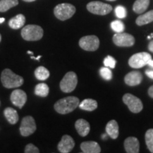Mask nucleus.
<instances>
[{
  "instance_id": "nucleus-22",
  "label": "nucleus",
  "mask_w": 153,
  "mask_h": 153,
  "mask_svg": "<svg viewBox=\"0 0 153 153\" xmlns=\"http://www.w3.org/2000/svg\"><path fill=\"white\" fill-rule=\"evenodd\" d=\"M150 4V0H136L133 6V9L137 14H142L146 11Z\"/></svg>"
},
{
  "instance_id": "nucleus-40",
  "label": "nucleus",
  "mask_w": 153,
  "mask_h": 153,
  "mask_svg": "<svg viewBox=\"0 0 153 153\" xmlns=\"http://www.w3.org/2000/svg\"><path fill=\"white\" fill-rule=\"evenodd\" d=\"M27 53H28V54L33 55V52H31V51H27Z\"/></svg>"
},
{
  "instance_id": "nucleus-29",
  "label": "nucleus",
  "mask_w": 153,
  "mask_h": 153,
  "mask_svg": "<svg viewBox=\"0 0 153 153\" xmlns=\"http://www.w3.org/2000/svg\"><path fill=\"white\" fill-rule=\"evenodd\" d=\"M99 73H100V75L103 79L105 80H107V81H109L112 79L113 74L111 70H110L108 67H104V68H101L100 69V71H99Z\"/></svg>"
},
{
  "instance_id": "nucleus-32",
  "label": "nucleus",
  "mask_w": 153,
  "mask_h": 153,
  "mask_svg": "<svg viewBox=\"0 0 153 153\" xmlns=\"http://www.w3.org/2000/svg\"><path fill=\"white\" fill-rule=\"evenodd\" d=\"M24 152L26 153H38L40 152L39 149L33 144H28L25 148Z\"/></svg>"
},
{
  "instance_id": "nucleus-37",
  "label": "nucleus",
  "mask_w": 153,
  "mask_h": 153,
  "mask_svg": "<svg viewBox=\"0 0 153 153\" xmlns=\"http://www.w3.org/2000/svg\"><path fill=\"white\" fill-rule=\"evenodd\" d=\"M41 57V55H38L37 57H35L34 56H31L30 57V58L31 59H34V60H39V59Z\"/></svg>"
},
{
  "instance_id": "nucleus-25",
  "label": "nucleus",
  "mask_w": 153,
  "mask_h": 153,
  "mask_svg": "<svg viewBox=\"0 0 153 153\" xmlns=\"http://www.w3.org/2000/svg\"><path fill=\"white\" fill-rule=\"evenodd\" d=\"M34 74H35L36 79L41 80V81H44V80L47 79L50 76V72L48 70V69L43 66L38 67V68H36Z\"/></svg>"
},
{
  "instance_id": "nucleus-21",
  "label": "nucleus",
  "mask_w": 153,
  "mask_h": 153,
  "mask_svg": "<svg viewBox=\"0 0 153 153\" xmlns=\"http://www.w3.org/2000/svg\"><path fill=\"white\" fill-rule=\"evenodd\" d=\"M4 114L5 118L8 120V122L11 124H15L18 122L19 120V115L18 113L14 108L11 107H7L4 111Z\"/></svg>"
},
{
  "instance_id": "nucleus-20",
  "label": "nucleus",
  "mask_w": 153,
  "mask_h": 153,
  "mask_svg": "<svg viewBox=\"0 0 153 153\" xmlns=\"http://www.w3.org/2000/svg\"><path fill=\"white\" fill-rule=\"evenodd\" d=\"M79 108L87 111H93L98 107L97 101L91 99H86L79 104Z\"/></svg>"
},
{
  "instance_id": "nucleus-30",
  "label": "nucleus",
  "mask_w": 153,
  "mask_h": 153,
  "mask_svg": "<svg viewBox=\"0 0 153 153\" xmlns=\"http://www.w3.org/2000/svg\"><path fill=\"white\" fill-rule=\"evenodd\" d=\"M115 14L118 19H124L127 16V11L126 9L123 6H117L115 8Z\"/></svg>"
},
{
  "instance_id": "nucleus-38",
  "label": "nucleus",
  "mask_w": 153,
  "mask_h": 153,
  "mask_svg": "<svg viewBox=\"0 0 153 153\" xmlns=\"http://www.w3.org/2000/svg\"><path fill=\"white\" fill-rule=\"evenodd\" d=\"M4 21H5L4 18H3V17H2V18H0V24H2V23L4 22Z\"/></svg>"
},
{
  "instance_id": "nucleus-28",
  "label": "nucleus",
  "mask_w": 153,
  "mask_h": 153,
  "mask_svg": "<svg viewBox=\"0 0 153 153\" xmlns=\"http://www.w3.org/2000/svg\"><path fill=\"white\" fill-rule=\"evenodd\" d=\"M145 143L149 150L153 153V129H149L145 133Z\"/></svg>"
},
{
  "instance_id": "nucleus-34",
  "label": "nucleus",
  "mask_w": 153,
  "mask_h": 153,
  "mask_svg": "<svg viewBox=\"0 0 153 153\" xmlns=\"http://www.w3.org/2000/svg\"><path fill=\"white\" fill-rule=\"evenodd\" d=\"M148 94L151 98H153V85L149 88L148 89Z\"/></svg>"
},
{
  "instance_id": "nucleus-31",
  "label": "nucleus",
  "mask_w": 153,
  "mask_h": 153,
  "mask_svg": "<svg viewBox=\"0 0 153 153\" xmlns=\"http://www.w3.org/2000/svg\"><path fill=\"white\" fill-rule=\"evenodd\" d=\"M104 64L105 67H108V68L114 69L115 67H116V61L114 57L110 56V55H108V56L104 59Z\"/></svg>"
},
{
  "instance_id": "nucleus-5",
  "label": "nucleus",
  "mask_w": 153,
  "mask_h": 153,
  "mask_svg": "<svg viewBox=\"0 0 153 153\" xmlns=\"http://www.w3.org/2000/svg\"><path fill=\"white\" fill-rule=\"evenodd\" d=\"M77 76L74 72H69L65 75L60 83V89L65 93L73 91L77 85Z\"/></svg>"
},
{
  "instance_id": "nucleus-36",
  "label": "nucleus",
  "mask_w": 153,
  "mask_h": 153,
  "mask_svg": "<svg viewBox=\"0 0 153 153\" xmlns=\"http://www.w3.org/2000/svg\"><path fill=\"white\" fill-rule=\"evenodd\" d=\"M148 65L150 66V67H151V68H153V60L152 59H151V60L149 61L148 62Z\"/></svg>"
},
{
  "instance_id": "nucleus-3",
  "label": "nucleus",
  "mask_w": 153,
  "mask_h": 153,
  "mask_svg": "<svg viewBox=\"0 0 153 153\" xmlns=\"http://www.w3.org/2000/svg\"><path fill=\"white\" fill-rule=\"evenodd\" d=\"M22 36L28 41H36L41 40L43 36V30L38 25H27L22 30Z\"/></svg>"
},
{
  "instance_id": "nucleus-27",
  "label": "nucleus",
  "mask_w": 153,
  "mask_h": 153,
  "mask_svg": "<svg viewBox=\"0 0 153 153\" xmlns=\"http://www.w3.org/2000/svg\"><path fill=\"white\" fill-rule=\"evenodd\" d=\"M111 27L116 33H122L125 30V25L120 20H115L111 23Z\"/></svg>"
},
{
  "instance_id": "nucleus-26",
  "label": "nucleus",
  "mask_w": 153,
  "mask_h": 153,
  "mask_svg": "<svg viewBox=\"0 0 153 153\" xmlns=\"http://www.w3.org/2000/svg\"><path fill=\"white\" fill-rule=\"evenodd\" d=\"M35 94L41 97H46L49 94V87L46 84L40 83L36 86Z\"/></svg>"
},
{
  "instance_id": "nucleus-15",
  "label": "nucleus",
  "mask_w": 153,
  "mask_h": 153,
  "mask_svg": "<svg viewBox=\"0 0 153 153\" xmlns=\"http://www.w3.org/2000/svg\"><path fill=\"white\" fill-rule=\"evenodd\" d=\"M124 148L128 153H138L140 143L138 140L135 137H128L124 141Z\"/></svg>"
},
{
  "instance_id": "nucleus-44",
  "label": "nucleus",
  "mask_w": 153,
  "mask_h": 153,
  "mask_svg": "<svg viewBox=\"0 0 153 153\" xmlns=\"http://www.w3.org/2000/svg\"><path fill=\"white\" fill-rule=\"evenodd\" d=\"M1 34H0V42H1Z\"/></svg>"
},
{
  "instance_id": "nucleus-14",
  "label": "nucleus",
  "mask_w": 153,
  "mask_h": 153,
  "mask_svg": "<svg viewBox=\"0 0 153 153\" xmlns=\"http://www.w3.org/2000/svg\"><path fill=\"white\" fill-rule=\"evenodd\" d=\"M143 75L138 71H133L128 73L125 76L124 81L127 85L134 87L140 85L142 82Z\"/></svg>"
},
{
  "instance_id": "nucleus-6",
  "label": "nucleus",
  "mask_w": 153,
  "mask_h": 153,
  "mask_svg": "<svg viewBox=\"0 0 153 153\" xmlns=\"http://www.w3.org/2000/svg\"><path fill=\"white\" fill-rule=\"evenodd\" d=\"M87 9L89 12L92 13L94 14L101 15V16L109 14L113 9L112 7L110 4L99 1H91L87 4Z\"/></svg>"
},
{
  "instance_id": "nucleus-18",
  "label": "nucleus",
  "mask_w": 153,
  "mask_h": 153,
  "mask_svg": "<svg viewBox=\"0 0 153 153\" xmlns=\"http://www.w3.org/2000/svg\"><path fill=\"white\" fill-rule=\"evenodd\" d=\"M106 131L107 135L112 139H116L119 134V130H118V123L115 120H111L106 126Z\"/></svg>"
},
{
  "instance_id": "nucleus-4",
  "label": "nucleus",
  "mask_w": 153,
  "mask_h": 153,
  "mask_svg": "<svg viewBox=\"0 0 153 153\" xmlns=\"http://www.w3.org/2000/svg\"><path fill=\"white\" fill-rule=\"evenodd\" d=\"M76 11V8L71 4L62 3L57 5L54 9V14L57 19L65 21L70 19Z\"/></svg>"
},
{
  "instance_id": "nucleus-11",
  "label": "nucleus",
  "mask_w": 153,
  "mask_h": 153,
  "mask_svg": "<svg viewBox=\"0 0 153 153\" xmlns=\"http://www.w3.org/2000/svg\"><path fill=\"white\" fill-rule=\"evenodd\" d=\"M114 44L119 47H131L135 43V38L132 35L126 33H116L113 37Z\"/></svg>"
},
{
  "instance_id": "nucleus-39",
  "label": "nucleus",
  "mask_w": 153,
  "mask_h": 153,
  "mask_svg": "<svg viewBox=\"0 0 153 153\" xmlns=\"http://www.w3.org/2000/svg\"><path fill=\"white\" fill-rule=\"evenodd\" d=\"M23 1H26V2H32V1H36V0H23Z\"/></svg>"
},
{
  "instance_id": "nucleus-35",
  "label": "nucleus",
  "mask_w": 153,
  "mask_h": 153,
  "mask_svg": "<svg viewBox=\"0 0 153 153\" xmlns=\"http://www.w3.org/2000/svg\"><path fill=\"white\" fill-rule=\"evenodd\" d=\"M148 49L149 51L153 53V41H151L148 45Z\"/></svg>"
},
{
  "instance_id": "nucleus-43",
  "label": "nucleus",
  "mask_w": 153,
  "mask_h": 153,
  "mask_svg": "<svg viewBox=\"0 0 153 153\" xmlns=\"http://www.w3.org/2000/svg\"><path fill=\"white\" fill-rule=\"evenodd\" d=\"M150 36H151V38H153V33H151Z\"/></svg>"
},
{
  "instance_id": "nucleus-42",
  "label": "nucleus",
  "mask_w": 153,
  "mask_h": 153,
  "mask_svg": "<svg viewBox=\"0 0 153 153\" xmlns=\"http://www.w3.org/2000/svg\"><path fill=\"white\" fill-rule=\"evenodd\" d=\"M106 1H116V0H106Z\"/></svg>"
},
{
  "instance_id": "nucleus-7",
  "label": "nucleus",
  "mask_w": 153,
  "mask_h": 153,
  "mask_svg": "<svg viewBox=\"0 0 153 153\" xmlns=\"http://www.w3.org/2000/svg\"><path fill=\"white\" fill-rule=\"evenodd\" d=\"M151 59H152V57L148 53L143 52L135 53L130 57L128 64L133 68H141L147 65Z\"/></svg>"
},
{
  "instance_id": "nucleus-16",
  "label": "nucleus",
  "mask_w": 153,
  "mask_h": 153,
  "mask_svg": "<svg viewBox=\"0 0 153 153\" xmlns=\"http://www.w3.org/2000/svg\"><path fill=\"white\" fill-rule=\"evenodd\" d=\"M80 148L85 153H99L101 152V148L99 145L94 141L83 142L80 145Z\"/></svg>"
},
{
  "instance_id": "nucleus-19",
  "label": "nucleus",
  "mask_w": 153,
  "mask_h": 153,
  "mask_svg": "<svg viewBox=\"0 0 153 153\" xmlns=\"http://www.w3.org/2000/svg\"><path fill=\"white\" fill-rule=\"evenodd\" d=\"M25 22H26V18H25L24 15L20 14L9 20V26L13 29H19L24 26Z\"/></svg>"
},
{
  "instance_id": "nucleus-13",
  "label": "nucleus",
  "mask_w": 153,
  "mask_h": 153,
  "mask_svg": "<svg viewBox=\"0 0 153 153\" xmlns=\"http://www.w3.org/2000/svg\"><path fill=\"white\" fill-rule=\"evenodd\" d=\"M74 141L71 136L68 135H63L60 142L57 145V149L62 153H68L71 152V150L74 148Z\"/></svg>"
},
{
  "instance_id": "nucleus-23",
  "label": "nucleus",
  "mask_w": 153,
  "mask_h": 153,
  "mask_svg": "<svg viewBox=\"0 0 153 153\" xmlns=\"http://www.w3.org/2000/svg\"><path fill=\"white\" fill-rule=\"evenodd\" d=\"M153 22V10H151L148 12L143 14L139 16L136 19V24L138 26L150 24Z\"/></svg>"
},
{
  "instance_id": "nucleus-8",
  "label": "nucleus",
  "mask_w": 153,
  "mask_h": 153,
  "mask_svg": "<svg viewBox=\"0 0 153 153\" xmlns=\"http://www.w3.org/2000/svg\"><path fill=\"white\" fill-rule=\"evenodd\" d=\"M123 101L128 107L131 112L137 114L143 108V105L140 99L131 94H126L123 97Z\"/></svg>"
},
{
  "instance_id": "nucleus-1",
  "label": "nucleus",
  "mask_w": 153,
  "mask_h": 153,
  "mask_svg": "<svg viewBox=\"0 0 153 153\" xmlns=\"http://www.w3.org/2000/svg\"><path fill=\"white\" fill-rule=\"evenodd\" d=\"M79 100L76 97H68L61 99L54 105L55 110L60 114H68L79 106Z\"/></svg>"
},
{
  "instance_id": "nucleus-41",
  "label": "nucleus",
  "mask_w": 153,
  "mask_h": 153,
  "mask_svg": "<svg viewBox=\"0 0 153 153\" xmlns=\"http://www.w3.org/2000/svg\"><path fill=\"white\" fill-rule=\"evenodd\" d=\"M148 39H149V40H150V39H151V36H148Z\"/></svg>"
},
{
  "instance_id": "nucleus-10",
  "label": "nucleus",
  "mask_w": 153,
  "mask_h": 153,
  "mask_svg": "<svg viewBox=\"0 0 153 153\" xmlns=\"http://www.w3.org/2000/svg\"><path fill=\"white\" fill-rule=\"evenodd\" d=\"M79 46L87 51H95L99 47V39L96 36L82 37L79 41Z\"/></svg>"
},
{
  "instance_id": "nucleus-33",
  "label": "nucleus",
  "mask_w": 153,
  "mask_h": 153,
  "mask_svg": "<svg viewBox=\"0 0 153 153\" xmlns=\"http://www.w3.org/2000/svg\"><path fill=\"white\" fill-rule=\"evenodd\" d=\"M145 74H146V75L148 76V77H150V79H153V70H147L146 71H145Z\"/></svg>"
},
{
  "instance_id": "nucleus-12",
  "label": "nucleus",
  "mask_w": 153,
  "mask_h": 153,
  "mask_svg": "<svg viewBox=\"0 0 153 153\" xmlns=\"http://www.w3.org/2000/svg\"><path fill=\"white\" fill-rule=\"evenodd\" d=\"M11 101L12 104L19 108H22L26 104L27 96L25 91L22 89H15L11 94Z\"/></svg>"
},
{
  "instance_id": "nucleus-9",
  "label": "nucleus",
  "mask_w": 153,
  "mask_h": 153,
  "mask_svg": "<svg viewBox=\"0 0 153 153\" xmlns=\"http://www.w3.org/2000/svg\"><path fill=\"white\" fill-rule=\"evenodd\" d=\"M36 130V125L34 118L30 116L23 118L20 126L21 135L24 137H28L33 134Z\"/></svg>"
},
{
  "instance_id": "nucleus-24",
  "label": "nucleus",
  "mask_w": 153,
  "mask_h": 153,
  "mask_svg": "<svg viewBox=\"0 0 153 153\" xmlns=\"http://www.w3.org/2000/svg\"><path fill=\"white\" fill-rule=\"evenodd\" d=\"M18 4V0H0V12H5Z\"/></svg>"
},
{
  "instance_id": "nucleus-2",
  "label": "nucleus",
  "mask_w": 153,
  "mask_h": 153,
  "mask_svg": "<svg viewBox=\"0 0 153 153\" xmlns=\"http://www.w3.org/2000/svg\"><path fill=\"white\" fill-rule=\"evenodd\" d=\"M1 81L4 87L7 89L19 87L24 84L22 76L17 75L9 69H5L1 72Z\"/></svg>"
},
{
  "instance_id": "nucleus-17",
  "label": "nucleus",
  "mask_w": 153,
  "mask_h": 153,
  "mask_svg": "<svg viewBox=\"0 0 153 153\" xmlns=\"http://www.w3.org/2000/svg\"><path fill=\"white\" fill-rule=\"evenodd\" d=\"M75 128L79 135L82 137H85L90 131V125L87 120L81 118L76 121Z\"/></svg>"
}]
</instances>
